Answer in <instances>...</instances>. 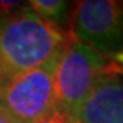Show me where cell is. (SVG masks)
Here are the masks:
<instances>
[{"instance_id": "30bf717a", "label": "cell", "mask_w": 123, "mask_h": 123, "mask_svg": "<svg viewBox=\"0 0 123 123\" xmlns=\"http://www.w3.org/2000/svg\"><path fill=\"white\" fill-rule=\"evenodd\" d=\"M3 17H4V14L0 12V26H1V21H3Z\"/></svg>"}, {"instance_id": "6da1fadb", "label": "cell", "mask_w": 123, "mask_h": 123, "mask_svg": "<svg viewBox=\"0 0 123 123\" xmlns=\"http://www.w3.org/2000/svg\"><path fill=\"white\" fill-rule=\"evenodd\" d=\"M71 38L29 7L4 14L0 26V85L55 60Z\"/></svg>"}, {"instance_id": "8fae6325", "label": "cell", "mask_w": 123, "mask_h": 123, "mask_svg": "<svg viewBox=\"0 0 123 123\" xmlns=\"http://www.w3.org/2000/svg\"><path fill=\"white\" fill-rule=\"evenodd\" d=\"M73 123H77V122H74V120H73Z\"/></svg>"}, {"instance_id": "52a82bcc", "label": "cell", "mask_w": 123, "mask_h": 123, "mask_svg": "<svg viewBox=\"0 0 123 123\" xmlns=\"http://www.w3.org/2000/svg\"><path fill=\"white\" fill-rule=\"evenodd\" d=\"M37 123H73V119H71L70 115H67L66 112L56 108L49 115H47L45 118L40 119Z\"/></svg>"}, {"instance_id": "7a4b0ae2", "label": "cell", "mask_w": 123, "mask_h": 123, "mask_svg": "<svg viewBox=\"0 0 123 123\" xmlns=\"http://www.w3.org/2000/svg\"><path fill=\"white\" fill-rule=\"evenodd\" d=\"M111 74L115 73L110 57L71 37L55 67L56 108L71 116L93 88Z\"/></svg>"}, {"instance_id": "9c48e42d", "label": "cell", "mask_w": 123, "mask_h": 123, "mask_svg": "<svg viewBox=\"0 0 123 123\" xmlns=\"http://www.w3.org/2000/svg\"><path fill=\"white\" fill-rule=\"evenodd\" d=\"M0 123H17V122H15L11 116H8L4 111L0 108Z\"/></svg>"}, {"instance_id": "ba28073f", "label": "cell", "mask_w": 123, "mask_h": 123, "mask_svg": "<svg viewBox=\"0 0 123 123\" xmlns=\"http://www.w3.org/2000/svg\"><path fill=\"white\" fill-rule=\"evenodd\" d=\"M111 64H112V70L116 75L123 74V48L115 56L111 57Z\"/></svg>"}, {"instance_id": "5b68a950", "label": "cell", "mask_w": 123, "mask_h": 123, "mask_svg": "<svg viewBox=\"0 0 123 123\" xmlns=\"http://www.w3.org/2000/svg\"><path fill=\"white\" fill-rule=\"evenodd\" d=\"M71 119L77 123H123V82L118 75L101 79Z\"/></svg>"}, {"instance_id": "3957f363", "label": "cell", "mask_w": 123, "mask_h": 123, "mask_svg": "<svg viewBox=\"0 0 123 123\" xmlns=\"http://www.w3.org/2000/svg\"><path fill=\"white\" fill-rule=\"evenodd\" d=\"M57 59L0 85V108L17 123H37L56 110L53 74Z\"/></svg>"}, {"instance_id": "8992f818", "label": "cell", "mask_w": 123, "mask_h": 123, "mask_svg": "<svg viewBox=\"0 0 123 123\" xmlns=\"http://www.w3.org/2000/svg\"><path fill=\"white\" fill-rule=\"evenodd\" d=\"M29 8L41 18L56 25L66 18L68 3L63 0H31L29 1Z\"/></svg>"}, {"instance_id": "277c9868", "label": "cell", "mask_w": 123, "mask_h": 123, "mask_svg": "<svg viewBox=\"0 0 123 123\" xmlns=\"http://www.w3.org/2000/svg\"><path fill=\"white\" fill-rule=\"evenodd\" d=\"M68 33L111 59L123 48V1H77L71 11Z\"/></svg>"}]
</instances>
